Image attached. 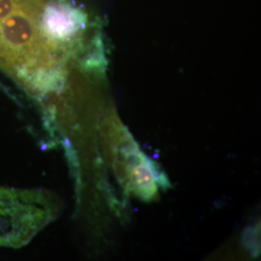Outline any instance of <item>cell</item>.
Here are the masks:
<instances>
[{"instance_id":"obj_1","label":"cell","mask_w":261,"mask_h":261,"mask_svg":"<svg viewBox=\"0 0 261 261\" xmlns=\"http://www.w3.org/2000/svg\"><path fill=\"white\" fill-rule=\"evenodd\" d=\"M56 212L51 197L43 190L0 186V247L25 246Z\"/></svg>"},{"instance_id":"obj_2","label":"cell","mask_w":261,"mask_h":261,"mask_svg":"<svg viewBox=\"0 0 261 261\" xmlns=\"http://www.w3.org/2000/svg\"><path fill=\"white\" fill-rule=\"evenodd\" d=\"M23 0H0V19L9 16Z\"/></svg>"}]
</instances>
